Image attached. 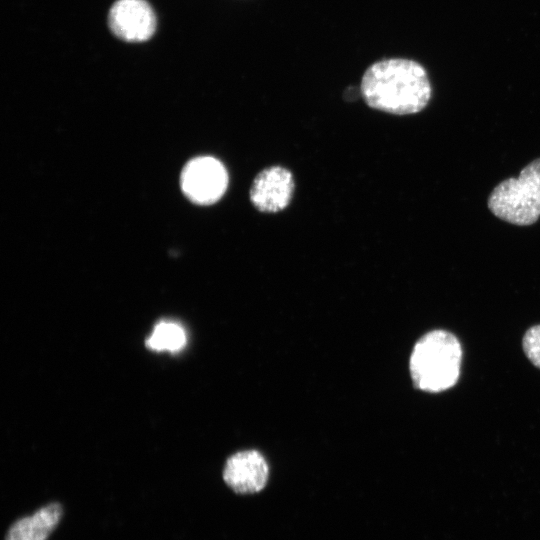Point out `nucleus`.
Masks as SVG:
<instances>
[{
    "label": "nucleus",
    "mask_w": 540,
    "mask_h": 540,
    "mask_svg": "<svg viewBox=\"0 0 540 540\" xmlns=\"http://www.w3.org/2000/svg\"><path fill=\"white\" fill-rule=\"evenodd\" d=\"M223 478L236 493L250 494L264 488L268 479V466L263 456L255 451H242L226 462Z\"/></svg>",
    "instance_id": "obj_7"
},
{
    "label": "nucleus",
    "mask_w": 540,
    "mask_h": 540,
    "mask_svg": "<svg viewBox=\"0 0 540 540\" xmlns=\"http://www.w3.org/2000/svg\"><path fill=\"white\" fill-rule=\"evenodd\" d=\"M293 191L291 172L280 166H272L255 177L250 189V199L259 211L274 213L289 204Z\"/></svg>",
    "instance_id": "obj_6"
},
{
    "label": "nucleus",
    "mask_w": 540,
    "mask_h": 540,
    "mask_svg": "<svg viewBox=\"0 0 540 540\" xmlns=\"http://www.w3.org/2000/svg\"><path fill=\"white\" fill-rule=\"evenodd\" d=\"M360 91L368 106L396 115L420 112L432 95L424 67L403 58L373 63L362 77Z\"/></svg>",
    "instance_id": "obj_1"
},
{
    "label": "nucleus",
    "mask_w": 540,
    "mask_h": 540,
    "mask_svg": "<svg viewBox=\"0 0 540 540\" xmlns=\"http://www.w3.org/2000/svg\"><path fill=\"white\" fill-rule=\"evenodd\" d=\"M186 342V331L181 324L162 320L154 326L145 344L152 351L176 353L184 348Z\"/></svg>",
    "instance_id": "obj_9"
},
{
    "label": "nucleus",
    "mask_w": 540,
    "mask_h": 540,
    "mask_svg": "<svg viewBox=\"0 0 540 540\" xmlns=\"http://www.w3.org/2000/svg\"><path fill=\"white\" fill-rule=\"evenodd\" d=\"M487 206L493 215L510 224H534L540 218V157L527 164L518 177L497 184Z\"/></svg>",
    "instance_id": "obj_3"
},
{
    "label": "nucleus",
    "mask_w": 540,
    "mask_h": 540,
    "mask_svg": "<svg viewBox=\"0 0 540 540\" xmlns=\"http://www.w3.org/2000/svg\"><path fill=\"white\" fill-rule=\"evenodd\" d=\"M180 185L190 201L199 205H210L225 193L228 174L224 165L216 158L200 156L185 165Z\"/></svg>",
    "instance_id": "obj_4"
},
{
    "label": "nucleus",
    "mask_w": 540,
    "mask_h": 540,
    "mask_svg": "<svg viewBox=\"0 0 540 540\" xmlns=\"http://www.w3.org/2000/svg\"><path fill=\"white\" fill-rule=\"evenodd\" d=\"M108 26L119 39L142 42L156 29V15L146 0H117L108 13Z\"/></svg>",
    "instance_id": "obj_5"
},
{
    "label": "nucleus",
    "mask_w": 540,
    "mask_h": 540,
    "mask_svg": "<svg viewBox=\"0 0 540 540\" xmlns=\"http://www.w3.org/2000/svg\"><path fill=\"white\" fill-rule=\"evenodd\" d=\"M62 506L50 503L32 515L16 520L8 529L5 540H47L62 516Z\"/></svg>",
    "instance_id": "obj_8"
},
{
    "label": "nucleus",
    "mask_w": 540,
    "mask_h": 540,
    "mask_svg": "<svg viewBox=\"0 0 540 540\" xmlns=\"http://www.w3.org/2000/svg\"><path fill=\"white\" fill-rule=\"evenodd\" d=\"M522 345L528 359L540 368V325L533 326L526 331Z\"/></svg>",
    "instance_id": "obj_10"
},
{
    "label": "nucleus",
    "mask_w": 540,
    "mask_h": 540,
    "mask_svg": "<svg viewBox=\"0 0 540 540\" xmlns=\"http://www.w3.org/2000/svg\"><path fill=\"white\" fill-rule=\"evenodd\" d=\"M462 349L459 340L445 330H434L414 345L410 373L417 389L440 392L454 386L460 374Z\"/></svg>",
    "instance_id": "obj_2"
}]
</instances>
